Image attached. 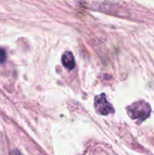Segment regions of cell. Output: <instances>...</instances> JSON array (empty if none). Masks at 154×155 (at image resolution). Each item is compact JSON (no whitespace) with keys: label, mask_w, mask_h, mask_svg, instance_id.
<instances>
[{"label":"cell","mask_w":154,"mask_h":155,"mask_svg":"<svg viewBox=\"0 0 154 155\" xmlns=\"http://www.w3.org/2000/svg\"><path fill=\"white\" fill-rule=\"evenodd\" d=\"M151 112V105L143 101L133 103L128 107V114L131 118L137 120L139 123H142L146 120L150 116Z\"/></svg>","instance_id":"6da1fadb"},{"label":"cell","mask_w":154,"mask_h":155,"mask_svg":"<svg viewBox=\"0 0 154 155\" xmlns=\"http://www.w3.org/2000/svg\"><path fill=\"white\" fill-rule=\"evenodd\" d=\"M94 107L96 112L102 115H108L114 112L113 105L107 101L104 94H102L94 98Z\"/></svg>","instance_id":"7a4b0ae2"},{"label":"cell","mask_w":154,"mask_h":155,"mask_svg":"<svg viewBox=\"0 0 154 155\" xmlns=\"http://www.w3.org/2000/svg\"><path fill=\"white\" fill-rule=\"evenodd\" d=\"M6 51L4 48L0 47V64H4L6 61Z\"/></svg>","instance_id":"277c9868"},{"label":"cell","mask_w":154,"mask_h":155,"mask_svg":"<svg viewBox=\"0 0 154 155\" xmlns=\"http://www.w3.org/2000/svg\"><path fill=\"white\" fill-rule=\"evenodd\" d=\"M62 63L66 69L68 70L74 69L75 66V60H74V54L69 51L65 52L62 56Z\"/></svg>","instance_id":"3957f363"}]
</instances>
